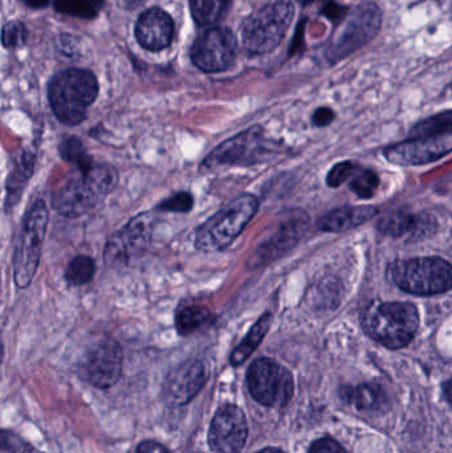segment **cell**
I'll return each instance as SVG.
<instances>
[{"label":"cell","mask_w":452,"mask_h":453,"mask_svg":"<svg viewBox=\"0 0 452 453\" xmlns=\"http://www.w3.org/2000/svg\"><path fill=\"white\" fill-rule=\"evenodd\" d=\"M119 183V173L111 165H93L69 177L53 194V209L66 218H79L95 209Z\"/></svg>","instance_id":"6da1fadb"},{"label":"cell","mask_w":452,"mask_h":453,"mask_svg":"<svg viewBox=\"0 0 452 453\" xmlns=\"http://www.w3.org/2000/svg\"><path fill=\"white\" fill-rule=\"evenodd\" d=\"M98 95L95 74L85 69H68L50 80L48 98L61 124L76 127L87 119L88 109Z\"/></svg>","instance_id":"7a4b0ae2"},{"label":"cell","mask_w":452,"mask_h":453,"mask_svg":"<svg viewBox=\"0 0 452 453\" xmlns=\"http://www.w3.org/2000/svg\"><path fill=\"white\" fill-rule=\"evenodd\" d=\"M369 337L390 349L409 345L419 327L418 311L408 303H373L363 316Z\"/></svg>","instance_id":"3957f363"},{"label":"cell","mask_w":452,"mask_h":453,"mask_svg":"<svg viewBox=\"0 0 452 453\" xmlns=\"http://www.w3.org/2000/svg\"><path fill=\"white\" fill-rule=\"evenodd\" d=\"M259 209L254 196H241L212 215L195 234V247L203 252L226 250L244 231Z\"/></svg>","instance_id":"277c9868"},{"label":"cell","mask_w":452,"mask_h":453,"mask_svg":"<svg viewBox=\"0 0 452 453\" xmlns=\"http://www.w3.org/2000/svg\"><path fill=\"white\" fill-rule=\"evenodd\" d=\"M295 8L289 0H279L252 13L241 27V45L249 55L272 52L286 36Z\"/></svg>","instance_id":"5b68a950"},{"label":"cell","mask_w":452,"mask_h":453,"mask_svg":"<svg viewBox=\"0 0 452 453\" xmlns=\"http://www.w3.org/2000/svg\"><path fill=\"white\" fill-rule=\"evenodd\" d=\"M390 277L400 289L417 296H434L452 288V265L441 257L395 261Z\"/></svg>","instance_id":"8992f818"},{"label":"cell","mask_w":452,"mask_h":453,"mask_svg":"<svg viewBox=\"0 0 452 453\" xmlns=\"http://www.w3.org/2000/svg\"><path fill=\"white\" fill-rule=\"evenodd\" d=\"M278 154V145L267 140L260 127H252L214 149L201 165L203 172L230 166L262 164Z\"/></svg>","instance_id":"52a82bcc"},{"label":"cell","mask_w":452,"mask_h":453,"mask_svg":"<svg viewBox=\"0 0 452 453\" xmlns=\"http://www.w3.org/2000/svg\"><path fill=\"white\" fill-rule=\"evenodd\" d=\"M48 212L44 202L37 201L24 218L13 253V279L19 288H27L36 274L47 232Z\"/></svg>","instance_id":"ba28073f"},{"label":"cell","mask_w":452,"mask_h":453,"mask_svg":"<svg viewBox=\"0 0 452 453\" xmlns=\"http://www.w3.org/2000/svg\"><path fill=\"white\" fill-rule=\"evenodd\" d=\"M381 24L382 12L379 5L372 2L358 5L355 11L348 13L334 34L329 45V61L339 63L368 44L379 34Z\"/></svg>","instance_id":"9c48e42d"},{"label":"cell","mask_w":452,"mask_h":453,"mask_svg":"<svg viewBox=\"0 0 452 453\" xmlns=\"http://www.w3.org/2000/svg\"><path fill=\"white\" fill-rule=\"evenodd\" d=\"M247 380L252 396L265 406H286L294 395L291 372L273 359L255 361L249 367Z\"/></svg>","instance_id":"30bf717a"},{"label":"cell","mask_w":452,"mask_h":453,"mask_svg":"<svg viewBox=\"0 0 452 453\" xmlns=\"http://www.w3.org/2000/svg\"><path fill=\"white\" fill-rule=\"evenodd\" d=\"M122 349L111 338H103L88 349L80 362V372L90 385L109 388L119 380L122 372Z\"/></svg>","instance_id":"8fae6325"},{"label":"cell","mask_w":452,"mask_h":453,"mask_svg":"<svg viewBox=\"0 0 452 453\" xmlns=\"http://www.w3.org/2000/svg\"><path fill=\"white\" fill-rule=\"evenodd\" d=\"M236 42L227 28L207 29L199 35L191 50V58L201 71L218 73L233 65Z\"/></svg>","instance_id":"7c38bea8"},{"label":"cell","mask_w":452,"mask_h":453,"mask_svg":"<svg viewBox=\"0 0 452 453\" xmlns=\"http://www.w3.org/2000/svg\"><path fill=\"white\" fill-rule=\"evenodd\" d=\"M153 228V214L133 218L109 240L105 247V263L111 266L125 265L133 256L140 255L150 244Z\"/></svg>","instance_id":"4fadbf2b"},{"label":"cell","mask_w":452,"mask_h":453,"mask_svg":"<svg viewBox=\"0 0 452 453\" xmlns=\"http://www.w3.org/2000/svg\"><path fill=\"white\" fill-rule=\"evenodd\" d=\"M452 151V132L443 134L417 137L406 142L398 143L385 151V157L392 164L426 165L438 161Z\"/></svg>","instance_id":"5bb4252c"},{"label":"cell","mask_w":452,"mask_h":453,"mask_svg":"<svg viewBox=\"0 0 452 453\" xmlns=\"http://www.w3.org/2000/svg\"><path fill=\"white\" fill-rule=\"evenodd\" d=\"M246 417L239 407H222L210 427V447L217 453H241L247 441Z\"/></svg>","instance_id":"9a60e30c"},{"label":"cell","mask_w":452,"mask_h":453,"mask_svg":"<svg viewBox=\"0 0 452 453\" xmlns=\"http://www.w3.org/2000/svg\"><path fill=\"white\" fill-rule=\"evenodd\" d=\"M206 380L207 369L203 362H185L167 375L164 385L165 398L175 406L188 403L201 391Z\"/></svg>","instance_id":"2e32d148"},{"label":"cell","mask_w":452,"mask_h":453,"mask_svg":"<svg viewBox=\"0 0 452 453\" xmlns=\"http://www.w3.org/2000/svg\"><path fill=\"white\" fill-rule=\"evenodd\" d=\"M307 228V215H292L286 222L281 223L270 239L264 240L257 247L251 257L252 266L263 265L284 255L299 242Z\"/></svg>","instance_id":"e0dca14e"},{"label":"cell","mask_w":452,"mask_h":453,"mask_svg":"<svg viewBox=\"0 0 452 453\" xmlns=\"http://www.w3.org/2000/svg\"><path fill=\"white\" fill-rule=\"evenodd\" d=\"M174 36V23L161 8H151L138 18L135 37L145 50L159 52L169 47Z\"/></svg>","instance_id":"ac0fdd59"},{"label":"cell","mask_w":452,"mask_h":453,"mask_svg":"<svg viewBox=\"0 0 452 453\" xmlns=\"http://www.w3.org/2000/svg\"><path fill=\"white\" fill-rule=\"evenodd\" d=\"M379 210L372 206H348L332 210L318 219V226L326 232H345L373 219Z\"/></svg>","instance_id":"d6986e66"},{"label":"cell","mask_w":452,"mask_h":453,"mask_svg":"<svg viewBox=\"0 0 452 453\" xmlns=\"http://www.w3.org/2000/svg\"><path fill=\"white\" fill-rule=\"evenodd\" d=\"M427 218L419 215L406 214V212H395L379 222V231L389 236L402 237L406 234L411 236H422L430 232L432 226Z\"/></svg>","instance_id":"ffe728a7"},{"label":"cell","mask_w":452,"mask_h":453,"mask_svg":"<svg viewBox=\"0 0 452 453\" xmlns=\"http://www.w3.org/2000/svg\"><path fill=\"white\" fill-rule=\"evenodd\" d=\"M34 156L29 151H24L18 161H16L15 166H13L12 172L10 173V177L7 180V202L5 204L11 207L20 199L21 194H23L24 188L28 183L29 178L34 174Z\"/></svg>","instance_id":"44dd1931"},{"label":"cell","mask_w":452,"mask_h":453,"mask_svg":"<svg viewBox=\"0 0 452 453\" xmlns=\"http://www.w3.org/2000/svg\"><path fill=\"white\" fill-rule=\"evenodd\" d=\"M272 314L264 313L259 319H257V324L251 327L249 334L246 335L243 341H241V345L233 351L231 354L230 362L234 366H239V365L243 364L244 361L249 359V357L259 348L262 341L264 340L265 334H267L268 330H270L271 324H272Z\"/></svg>","instance_id":"7402d4cb"},{"label":"cell","mask_w":452,"mask_h":453,"mask_svg":"<svg viewBox=\"0 0 452 453\" xmlns=\"http://www.w3.org/2000/svg\"><path fill=\"white\" fill-rule=\"evenodd\" d=\"M342 398L356 409L373 411L381 409L387 403V395L379 386L361 385L356 388H344L341 390Z\"/></svg>","instance_id":"603a6c76"},{"label":"cell","mask_w":452,"mask_h":453,"mask_svg":"<svg viewBox=\"0 0 452 453\" xmlns=\"http://www.w3.org/2000/svg\"><path fill=\"white\" fill-rule=\"evenodd\" d=\"M214 316L204 306L190 305L178 311L175 327L180 335H190L211 324Z\"/></svg>","instance_id":"cb8c5ba5"},{"label":"cell","mask_w":452,"mask_h":453,"mask_svg":"<svg viewBox=\"0 0 452 453\" xmlns=\"http://www.w3.org/2000/svg\"><path fill=\"white\" fill-rule=\"evenodd\" d=\"M230 0H190L191 13L199 26H209L225 12Z\"/></svg>","instance_id":"d4e9b609"},{"label":"cell","mask_w":452,"mask_h":453,"mask_svg":"<svg viewBox=\"0 0 452 453\" xmlns=\"http://www.w3.org/2000/svg\"><path fill=\"white\" fill-rule=\"evenodd\" d=\"M60 157L68 164L74 165L79 170H88L93 166L92 158L87 153L84 143L80 138L68 137L60 143Z\"/></svg>","instance_id":"484cf974"},{"label":"cell","mask_w":452,"mask_h":453,"mask_svg":"<svg viewBox=\"0 0 452 453\" xmlns=\"http://www.w3.org/2000/svg\"><path fill=\"white\" fill-rule=\"evenodd\" d=\"M96 273V265L93 258L88 256H77L69 263L65 271V280L74 287L88 284L92 281Z\"/></svg>","instance_id":"4316f807"},{"label":"cell","mask_w":452,"mask_h":453,"mask_svg":"<svg viewBox=\"0 0 452 453\" xmlns=\"http://www.w3.org/2000/svg\"><path fill=\"white\" fill-rule=\"evenodd\" d=\"M349 188L358 198L371 199L376 194L379 188V175L372 170L363 169L358 167L355 174L352 175L349 180Z\"/></svg>","instance_id":"83f0119b"},{"label":"cell","mask_w":452,"mask_h":453,"mask_svg":"<svg viewBox=\"0 0 452 453\" xmlns=\"http://www.w3.org/2000/svg\"><path fill=\"white\" fill-rule=\"evenodd\" d=\"M450 132H452V111H448L417 124L411 130V135L413 137H427V135Z\"/></svg>","instance_id":"f1b7e54d"},{"label":"cell","mask_w":452,"mask_h":453,"mask_svg":"<svg viewBox=\"0 0 452 453\" xmlns=\"http://www.w3.org/2000/svg\"><path fill=\"white\" fill-rule=\"evenodd\" d=\"M103 0H56V8L61 12L80 18H95Z\"/></svg>","instance_id":"f546056e"},{"label":"cell","mask_w":452,"mask_h":453,"mask_svg":"<svg viewBox=\"0 0 452 453\" xmlns=\"http://www.w3.org/2000/svg\"><path fill=\"white\" fill-rule=\"evenodd\" d=\"M194 206V198L188 193H178L170 198L165 199L164 202L157 206L158 211L177 212V214H186L191 211Z\"/></svg>","instance_id":"4dcf8cb0"},{"label":"cell","mask_w":452,"mask_h":453,"mask_svg":"<svg viewBox=\"0 0 452 453\" xmlns=\"http://www.w3.org/2000/svg\"><path fill=\"white\" fill-rule=\"evenodd\" d=\"M358 167H360V165L355 164V162H340L336 166L332 167L331 172L328 173L326 183L331 188H340V186L350 180Z\"/></svg>","instance_id":"1f68e13d"},{"label":"cell","mask_w":452,"mask_h":453,"mask_svg":"<svg viewBox=\"0 0 452 453\" xmlns=\"http://www.w3.org/2000/svg\"><path fill=\"white\" fill-rule=\"evenodd\" d=\"M3 44L4 47H16L24 44L27 39L26 27L20 21H10L3 28Z\"/></svg>","instance_id":"d6a6232c"},{"label":"cell","mask_w":452,"mask_h":453,"mask_svg":"<svg viewBox=\"0 0 452 453\" xmlns=\"http://www.w3.org/2000/svg\"><path fill=\"white\" fill-rule=\"evenodd\" d=\"M310 453H348L337 441L332 439H320L310 447Z\"/></svg>","instance_id":"836d02e7"},{"label":"cell","mask_w":452,"mask_h":453,"mask_svg":"<svg viewBox=\"0 0 452 453\" xmlns=\"http://www.w3.org/2000/svg\"><path fill=\"white\" fill-rule=\"evenodd\" d=\"M323 13L326 18L331 19L332 21H341L348 16V8L344 7V5L337 4V3L329 2L326 8H324Z\"/></svg>","instance_id":"e575fe53"},{"label":"cell","mask_w":452,"mask_h":453,"mask_svg":"<svg viewBox=\"0 0 452 453\" xmlns=\"http://www.w3.org/2000/svg\"><path fill=\"white\" fill-rule=\"evenodd\" d=\"M334 119V111L329 108H320L313 113L312 122L318 127H328Z\"/></svg>","instance_id":"d590c367"},{"label":"cell","mask_w":452,"mask_h":453,"mask_svg":"<svg viewBox=\"0 0 452 453\" xmlns=\"http://www.w3.org/2000/svg\"><path fill=\"white\" fill-rule=\"evenodd\" d=\"M137 453H169L161 444L156 443V441H143L140 447H138Z\"/></svg>","instance_id":"8d00e7d4"},{"label":"cell","mask_w":452,"mask_h":453,"mask_svg":"<svg viewBox=\"0 0 452 453\" xmlns=\"http://www.w3.org/2000/svg\"><path fill=\"white\" fill-rule=\"evenodd\" d=\"M443 390H445L446 398H448V401L450 402L452 407V380L446 383Z\"/></svg>","instance_id":"74e56055"},{"label":"cell","mask_w":452,"mask_h":453,"mask_svg":"<svg viewBox=\"0 0 452 453\" xmlns=\"http://www.w3.org/2000/svg\"><path fill=\"white\" fill-rule=\"evenodd\" d=\"M259 453H284V452L280 451V449H263V451H260Z\"/></svg>","instance_id":"f35d334b"},{"label":"cell","mask_w":452,"mask_h":453,"mask_svg":"<svg viewBox=\"0 0 452 453\" xmlns=\"http://www.w3.org/2000/svg\"><path fill=\"white\" fill-rule=\"evenodd\" d=\"M23 453H42V452L36 451V449H27L26 451H24Z\"/></svg>","instance_id":"ab89813d"}]
</instances>
